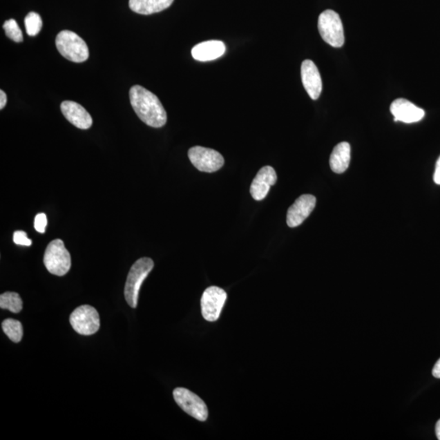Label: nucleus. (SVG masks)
Returning <instances> with one entry per match:
<instances>
[{
    "label": "nucleus",
    "mask_w": 440,
    "mask_h": 440,
    "mask_svg": "<svg viewBox=\"0 0 440 440\" xmlns=\"http://www.w3.org/2000/svg\"><path fill=\"white\" fill-rule=\"evenodd\" d=\"M225 52V44L222 41L210 40L194 46L192 49V56L198 61H211L221 57Z\"/></svg>",
    "instance_id": "nucleus-15"
},
{
    "label": "nucleus",
    "mask_w": 440,
    "mask_h": 440,
    "mask_svg": "<svg viewBox=\"0 0 440 440\" xmlns=\"http://www.w3.org/2000/svg\"><path fill=\"white\" fill-rule=\"evenodd\" d=\"M70 325L77 333L82 335H93L99 329V316L96 308L83 305L71 313Z\"/></svg>",
    "instance_id": "nucleus-6"
},
{
    "label": "nucleus",
    "mask_w": 440,
    "mask_h": 440,
    "mask_svg": "<svg viewBox=\"0 0 440 440\" xmlns=\"http://www.w3.org/2000/svg\"><path fill=\"white\" fill-rule=\"evenodd\" d=\"M189 158L198 171L212 173L224 164V158L215 149L195 146L189 149Z\"/></svg>",
    "instance_id": "nucleus-7"
},
{
    "label": "nucleus",
    "mask_w": 440,
    "mask_h": 440,
    "mask_svg": "<svg viewBox=\"0 0 440 440\" xmlns=\"http://www.w3.org/2000/svg\"><path fill=\"white\" fill-rule=\"evenodd\" d=\"M13 242L19 246L30 247L32 240L27 238V234L23 231H16L13 234Z\"/></svg>",
    "instance_id": "nucleus-22"
},
{
    "label": "nucleus",
    "mask_w": 440,
    "mask_h": 440,
    "mask_svg": "<svg viewBox=\"0 0 440 440\" xmlns=\"http://www.w3.org/2000/svg\"><path fill=\"white\" fill-rule=\"evenodd\" d=\"M44 262L45 267L53 275L62 276L70 271L71 257L61 239L53 240L45 251Z\"/></svg>",
    "instance_id": "nucleus-4"
},
{
    "label": "nucleus",
    "mask_w": 440,
    "mask_h": 440,
    "mask_svg": "<svg viewBox=\"0 0 440 440\" xmlns=\"http://www.w3.org/2000/svg\"><path fill=\"white\" fill-rule=\"evenodd\" d=\"M25 26L27 35H37L43 26L42 18L37 12H31L25 18Z\"/></svg>",
    "instance_id": "nucleus-20"
},
{
    "label": "nucleus",
    "mask_w": 440,
    "mask_h": 440,
    "mask_svg": "<svg viewBox=\"0 0 440 440\" xmlns=\"http://www.w3.org/2000/svg\"><path fill=\"white\" fill-rule=\"evenodd\" d=\"M351 162V146L347 142H341L334 147L329 158L330 169L334 173L342 174L348 169Z\"/></svg>",
    "instance_id": "nucleus-16"
},
{
    "label": "nucleus",
    "mask_w": 440,
    "mask_h": 440,
    "mask_svg": "<svg viewBox=\"0 0 440 440\" xmlns=\"http://www.w3.org/2000/svg\"><path fill=\"white\" fill-rule=\"evenodd\" d=\"M276 180H278V175L271 166L262 167L252 181L251 185L252 198L256 201L264 200L267 195L269 194L270 188L276 184Z\"/></svg>",
    "instance_id": "nucleus-12"
},
{
    "label": "nucleus",
    "mask_w": 440,
    "mask_h": 440,
    "mask_svg": "<svg viewBox=\"0 0 440 440\" xmlns=\"http://www.w3.org/2000/svg\"><path fill=\"white\" fill-rule=\"evenodd\" d=\"M174 0H129V7L133 12L142 15H151L169 8Z\"/></svg>",
    "instance_id": "nucleus-17"
},
{
    "label": "nucleus",
    "mask_w": 440,
    "mask_h": 440,
    "mask_svg": "<svg viewBox=\"0 0 440 440\" xmlns=\"http://www.w3.org/2000/svg\"><path fill=\"white\" fill-rule=\"evenodd\" d=\"M435 433L439 440H440V419L437 421V426H435Z\"/></svg>",
    "instance_id": "nucleus-27"
},
{
    "label": "nucleus",
    "mask_w": 440,
    "mask_h": 440,
    "mask_svg": "<svg viewBox=\"0 0 440 440\" xmlns=\"http://www.w3.org/2000/svg\"><path fill=\"white\" fill-rule=\"evenodd\" d=\"M129 97L134 111L145 124L160 128L166 124V112L156 95L135 85L131 88Z\"/></svg>",
    "instance_id": "nucleus-1"
},
{
    "label": "nucleus",
    "mask_w": 440,
    "mask_h": 440,
    "mask_svg": "<svg viewBox=\"0 0 440 440\" xmlns=\"http://www.w3.org/2000/svg\"><path fill=\"white\" fill-rule=\"evenodd\" d=\"M316 198L311 194H303L299 197L287 212V222L289 228L301 225L316 207Z\"/></svg>",
    "instance_id": "nucleus-10"
},
{
    "label": "nucleus",
    "mask_w": 440,
    "mask_h": 440,
    "mask_svg": "<svg viewBox=\"0 0 440 440\" xmlns=\"http://www.w3.org/2000/svg\"><path fill=\"white\" fill-rule=\"evenodd\" d=\"M7 104V96L3 90H0V110H3Z\"/></svg>",
    "instance_id": "nucleus-25"
},
{
    "label": "nucleus",
    "mask_w": 440,
    "mask_h": 440,
    "mask_svg": "<svg viewBox=\"0 0 440 440\" xmlns=\"http://www.w3.org/2000/svg\"><path fill=\"white\" fill-rule=\"evenodd\" d=\"M59 52L73 62L81 63L88 60L89 49L85 41L70 30H63L56 39Z\"/></svg>",
    "instance_id": "nucleus-3"
},
{
    "label": "nucleus",
    "mask_w": 440,
    "mask_h": 440,
    "mask_svg": "<svg viewBox=\"0 0 440 440\" xmlns=\"http://www.w3.org/2000/svg\"><path fill=\"white\" fill-rule=\"evenodd\" d=\"M173 396L177 405L189 415L200 421L208 419L207 406L200 397L189 390L178 388L173 392Z\"/></svg>",
    "instance_id": "nucleus-8"
},
{
    "label": "nucleus",
    "mask_w": 440,
    "mask_h": 440,
    "mask_svg": "<svg viewBox=\"0 0 440 440\" xmlns=\"http://www.w3.org/2000/svg\"><path fill=\"white\" fill-rule=\"evenodd\" d=\"M394 122L401 121L405 124H414L421 121L425 117L423 108L417 107L414 103L406 99H397L390 107Z\"/></svg>",
    "instance_id": "nucleus-11"
},
{
    "label": "nucleus",
    "mask_w": 440,
    "mask_h": 440,
    "mask_svg": "<svg viewBox=\"0 0 440 440\" xmlns=\"http://www.w3.org/2000/svg\"><path fill=\"white\" fill-rule=\"evenodd\" d=\"M4 32L8 37L16 43H21L23 41V35L21 30L15 19L8 20L3 24Z\"/></svg>",
    "instance_id": "nucleus-21"
},
{
    "label": "nucleus",
    "mask_w": 440,
    "mask_h": 440,
    "mask_svg": "<svg viewBox=\"0 0 440 440\" xmlns=\"http://www.w3.org/2000/svg\"><path fill=\"white\" fill-rule=\"evenodd\" d=\"M61 111L66 119L76 128L87 130L93 125V117L81 104L71 101L63 102Z\"/></svg>",
    "instance_id": "nucleus-14"
},
{
    "label": "nucleus",
    "mask_w": 440,
    "mask_h": 440,
    "mask_svg": "<svg viewBox=\"0 0 440 440\" xmlns=\"http://www.w3.org/2000/svg\"><path fill=\"white\" fill-rule=\"evenodd\" d=\"M153 267L154 262L151 258H142L131 267L124 289L126 301L130 307H137L140 287Z\"/></svg>",
    "instance_id": "nucleus-2"
},
{
    "label": "nucleus",
    "mask_w": 440,
    "mask_h": 440,
    "mask_svg": "<svg viewBox=\"0 0 440 440\" xmlns=\"http://www.w3.org/2000/svg\"><path fill=\"white\" fill-rule=\"evenodd\" d=\"M0 307L13 313H19L23 307V303L17 293L6 292L0 296Z\"/></svg>",
    "instance_id": "nucleus-19"
},
{
    "label": "nucleus",
    "mask_w": 440,
    "mask_h": 440,
    "mask_svg": "<svg viewBox=\"0 0 440 440\" xmlns=\"http://www.w3.org/2000/svg\"><path fill=\"white\" fill-rule=\"evenodd\" d=\"M434 181L435 184L440 185V157L437 162V166H435Z\"/></svg>",
    "instance_id": "nucleus-24"
},
{
    "label": "nucleus",
    "mask_w": 440,
    "mask_h": 440,
    "mask_svg": "<svg viewBox=\"0 0 440 440\" xmlns=\"http://www.w3.org/2000/svg\"><path fill=\"white\" fill-rule=\"evenodd\" d=\"M318 30L321 38L334 48H341L345 42L343 26L341 18L336 12L325 10L318 19Z\"/></svg>",
    "instance_id": "nucleus-5"
},
{
    "label": "nucleus",
    "mask_w": 440,
    "mask_h": 440,
    "mask_svg": "<svg viewBox=\"0 0 440 440\" xmlns=\"http://www.w3.org/2000/svg\"><path fill=\"white\" fill-rule=\"evenodd\" d=\"M2 329L4 334L13 343H19L23 337V326L19 321L6 319L3 321Z\"/></svg>",
    "instance_id": "nucleus-18"
},
{
    "label": "nucleus",
    "mask_w": 440,
    "mask_h": 440,
    "mask_svg": "<svg viewBox=\"0 0 440 440\" xmlns=\"http://www.w3.org/2000/svg\"><path fill=\"white\" fill-rule=\"evenodd\" d=\"M432 374L434 378L440 379V359L437 362V364L434 365Z\"/></svg>",
    "instance_id": "nucleus-26"
},
{
    "label": "nucleus",
    "mask_w": 440,
    "mask_h": 440,
    "mask_svg": "<svg viewBox=\"0 0 440 440\" xmlns=\"http://www.w3.org/2000/svg\"><path fill=\"white\" fill-rule=\"evenodd\" d=\"M48 224V219L44 213H39L35 218V229L39 233H44Z\"/></svg>",
    "instance_id": "nucleus-23"
},
{
    "label": "nucleus",
    "mask_w": 440,
    "mask_h": 440,
    "mask_svg": "<svg viewBox=\"0 0 440 440\" xmlns=\"http://www.w3.org/2000/svg\"><path fill=\"white\" fill-rule=\"evenodd\" d=\"M227 297L228 296L224 289L218 287L207 288L204 291L201 300L202 314L204 319L210 322L219 319Z\"/></svg>",
    "instance_id": "nucleus-9"
},
{
    "label": "nucleus",
    "mask_w": 440,
    "mask_h": 440,
    "mask_svg": "<svg viewBox=\"0 0 440 440\" xmlns=\"http://www.w3.org/2000/svg\"><path fill=\"white\" fill-rule=\"evenodd\" d=\"M301 78L303 87L309 97L316 101L321 96L322 90V80L315 63L311 60H306L302 63Z\"/></svg>",
    "instance_id": "nucleus-13"
}]
</instances>
